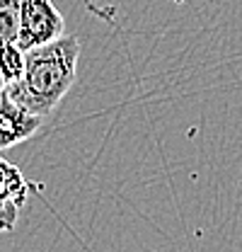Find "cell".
I'll list each match as a JSON object with an SVG mask.
<instances>
[{
    "label": "cell",
    "instance_id": "obj_5",
    "mask_svg": "<svg viewBox=\"0 0 242 252\" xmlns=\"http://www.w3.org/2000/svg\"><path fill=\"white\" fill-rule=\"evenodd\" d=\"M25 70V51L17 44H0V83L10 85L20 80Z\"/></svg>",
    "mask_w": 242,
    "mask_h": 252
},
{
    "label": "cell",
    "instance_id": "obj_2",
    "mask_svg": "<svg viewBox=\"0 0 242 252\" xmlns=\"http://www.w3.org/2000/svg\"><path fill=\"white\" fill-rule=\"evenodd\" d=\"M65 34V20L51 0H22L17 46L30 51L34 46L49 44Z\"/></svg>",
    "mask_w": 242,
    "mask_h": 252
},
{
    "label": "cell",
    "instance_id": "obj_7",
    "mask_svg": "<svg viewBox=\"0 0 242 252\" xmlns=\"http://www.w3.org/2000/svg\"><path fill=\"white\" fill-rule=\"evenodd\" d=\"M2 90H5V85H2V83H0V97H2Z\"/></svg>",
    "mask_w": 242,
    "mask_h": 252
},
{
    "label": "cell",
    "instance_id": "obj_4",
    "mask_svg": "<svg viewBox=\"0 0 242 252\" xmlns=\"http://www.w3.org/2000/svg\"><path fill=\"white\" fill-rule=\"evenodd\" d=\"M44 124L41 117L27 112L17 102H12L2 93L0 97V151H7L22 141L31 138Z\"/></svg>",
    "mask_w": 242,
    "mask_h": 252
},
{
    "label": "cell",
    "instance_id": "obj_1",
    "mask_svg": "<svg viewBox=\"0 0 242 252\" xmlns=\"http://www.w3.org/2000/svg\"><path fill=\"white\" fill-rule=\"evenodd\" d=\"M80 41L75 36H59L49 44L25 51V70L20 80L5 85L2 93L27 112L46 119L59 107L78 75Z\"/></svg>",
    "mask_w": 242,
    "mask_h": 252
},
{
    "label": "cell",
    "instance_id": "obj_8",
    "mask_svg": "<svg viewBox=\"0 0 242 252\" xmlns=\"http://www.w3.org/2000/svg\"><path fill=\"white\" fill-rule=\"evenodd\" d=\"M177 2H184V0H177Z\"/></svg>",
    "mask_w": 242,
    "mask_h": 252
},
{
    "label": "cell",
    "instance_id": "obj_3",
    "mask_svg": "<svg viewBox=\"0 0 242 252\" xmlns=\"http://www.w3.org/2000/svg\"><path fill=\"white\" fill-rule=\"evenodd\" d=\"M30 185L22 172L0 158V233H10L27 201Z\"/></svg>",
    "mask_w": 242,
    "mask_h": 252
},
{
    "label": "cell",
    "instance_id": "obj_6",
    "mask_svg": "<svg viewBox=\"0 0 242 252\" xmlns=\"http://www.w3.org/2000/svg\"><path fill=\"white\" fill-rule=\"evenodd\" d=\"M22 0H0V44H17Z\"/></svg>",
    "mask_w": 242,
    "mask_h": 252
}]
</instances>
